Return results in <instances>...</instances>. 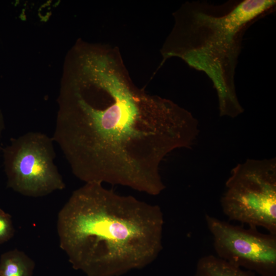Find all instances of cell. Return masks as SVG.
<instances>
[{"mask_svg":"<svg viewBox=\"0 0 276 276\" xmlns=\"http://www.w3.org/2000/svg\"><path fill=\"white\" fill-rule=\"evenodd\" d=\"M58 103L52 138L85 183L159 195L166 188L162 162L175 150L191 148L199 133L191 112L137 87L119 51L107 45L77 50Z\"/></svg>","mask_w":276,"mask_h":276,"instance_id":"6da1fadb","label":"cell"},{"mask_svg":"<svg viewBox=\"0 0 276 276\" xmlns=\"http://www.w3.org/2000/svg\"><path fill=\"white\" fill-rule=\"evenodd\" d=\"M163 225L157 205L87 182L59 211L57 230L75 269L87 276H120L156 259Z\"/></svg>","mask_w":276,"mask_h":276,"instance_id":"7a4b0ae2","label":"cell"},{"mask_svg":"<svg viewBox=\"0 0 276 276\" xmlns=\"http://www.w3.org/2000/svg\"><path fill=\"white\" fill-rule=\"evenodd\" d=\"M275 5L274 0L185 3L173 13L174 25L161 50L162 63L178 57L204 72L217 93L220 116L237 117L244 112L235 82L243 36L255 21L273 12Z\"/></svg>","mask_w":276,"mask_h":276,"instance_id":"3957f363","label":"cell"},{"mask_svg":"<svg viewBox=\"0 0 276 276\" xmlns=\"http://www.w3.org/2000/svg\"><path fill=\"white\" fill-rule=\"evenodd\" d=\"M230 220L276 235V159H247L231 171L221 198Z\"/></svg>","mask_w":276,"mask_h":276,"instance_id":"277c9868","label":"cell"},{"mask_svg":"<svg viewBox=\"0 0 276 276\" xmlns=\"http://www.w3.org/2000/svg\"><path fill=\"white\" fill-rule=\"evenodd\" d=\"M52 137L30 131L12 139L3 150L7 187L25 196L40 197L64 189L54 164Z\"/></svg>","mask_w":276,"mask_h":276,"instance_id":"5b68a950","label":"cell"},{"mask_svg":"<svg viewBox=\"0 0 276 276\" xmlns=\"http://www.w3.org/2000/svg\"><path fill=\"white\" fill-rule=\"evenodd\" d=\"M217 256L260 276H276V235L246 229L205 215Z\"/></svg>","mask_w":276,"mask_h":276,"instance_id":"8992f818","label":"cell"},{"mask_svg":"<svg viewBox=\"0 0 276 276\" xmlns=\"http://www.w3.org/2000/svg\"><path fill=\"white\" fill-rule=\"evenodd\" d=\"M193 276H256L255 273L233 265L214 255L200 258Z\"/></svg>","mask_w":276,"mask_h":276,"instance_id":"52a82bcc","label":"cell"},{"mask_svg":"<svg viewBox=\"0 0 276 276\" xmlns=\"http://www.w3.org/2000/svg\"><path fill=\"white\" fill-rule=\"evenodd\" d=\"M34 261L24 251L14 249L0 258V276H32Z\"/></svg>","mask_w":276,"mask_h":276,"instance_id":"ba28073f","label":"cell"},{"mask_svg":"<svg viewBox=\"0 0 276 276\" xmlns=\"http://www.w3.org/2000/svg\"><path fill=\"white\" fill-rule=\"evenodd\" d=\"M14 233L11 216L0 209V244L11 239Z\"/></svg>","mask_w":276,"mask_h":276,"instance_id":"9c48e42d","label":"cell"},{"mask_svg":"<svg viewBox=\"0 0 276 276\" xmlns=\"http://www.w3.org/2000/svg\"><path fill=\"white\" fill-rule=\"evenodd\" d=\"M5 129V121L4 116L1 109H0V142L2 138L3 132Z\"/></svg>","mask_w":276,"mask_h":276,"instance_id":"30bf717a","label":"cell"}]
</instances>
